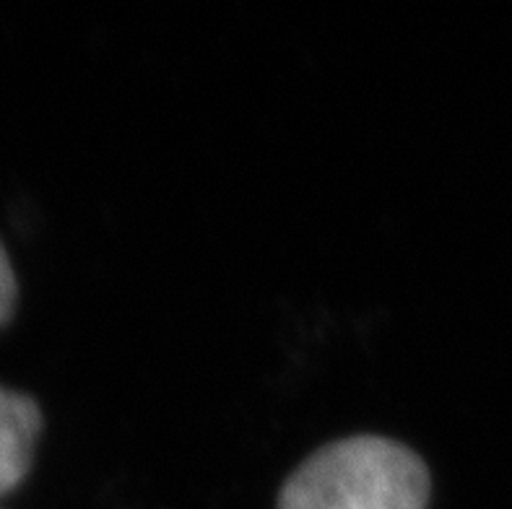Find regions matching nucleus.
<instances>
[{
    "label": "nucleus",
    "instance_id": "obj_2",
    "mask_svg": "<svg viewBox=\"0 0 512 509\" xmlns=\"http://www.w3.org/2000/svg\"><path fill=\"white\" fill-rule=\"evenodd\" d=\"M42 434V408L32 395L0 385V497L11 494L32 471Z\"/></svg>",
    "mask_w": 512,
    "mask_h": 509
},
{
    "label": "nucleus",
    "instance_id": "obj_1",
    "mask_svg": "<svg viewBox=\"0 0 512 509\" xmlns=\"http://www.w3.org/2000/svg\"><path fill=\"white\" fill-rule=\"evenodd\" d=\"M424 460L401 442L359 434L325 445L286 478L279 509H427Z\"/></svg>",
    "mask_w": 512,
    "mask_h": 509
},
{
    "label": "nucleus",
    "instance_id": "obj_3",
    "mask_svg": "<svg viewBox=\"0 0 512 509\" xmlns=\"http://www.w3.org/2000/svg\"><path fill=\"white\" fill-rule=\"evenodd\" d=\"M16 299H19L16 273H13L6 245L0 242V325H6L13 317V312H16Z\"/></svg>",
    "mask_w": 512,
    "mask_h": 509
}]
</instances>
